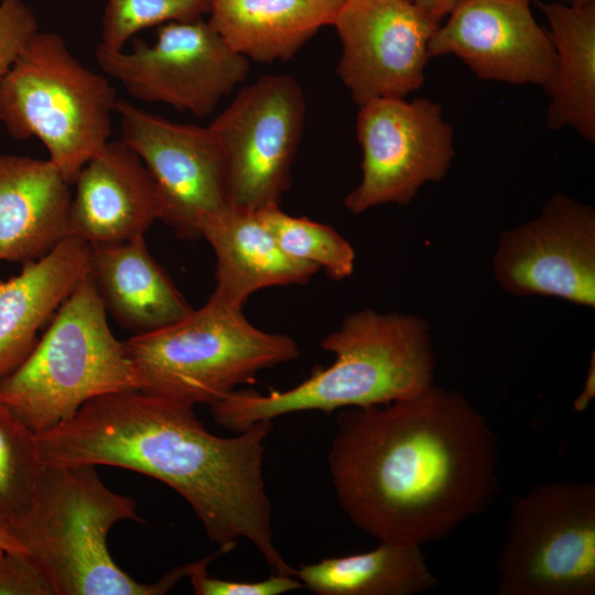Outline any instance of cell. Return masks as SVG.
<instances>
[{"label":"cell","instance_id":"4dcf8cb0","mask_svg":"<svg viewBox=\"0 0 595 595\" xmlns=\"http://www.w3.org/2000/svg\"><path fill=\"white\" fill-rule=\"evenodd\" d=\"M595 396V358L594 353L589 360V367L585 379L584 388L573 402V408L577 412H583Z\"/></svg>","mask_w":595,"mask_h":595},{"label":"cell","instance_id":"277c9868","mask_svg":"<svg viewBox=\"0 0 595 595\" xmlns=\"http://www.w3.org/2000/svg\"><path fill=\"white\" fill-rule=\"evenodd\" d=\"M141 521L128 496L110 490L94 465H43L26 508L7 528L54 595H163L186 577L190 563L154 583H140L107 545L119 521Z\"/></svg>","mask_w":595,"mask_h":595},{"label":"cell","instance_id":"d4e9b609","mask_svg":"<svg viewBox=\"0 0 595 595\" xmlns=\"http://www.w3.org/2000/svg\"><path fill=\"white\" fill-rule=\"evenodd\" d=\"M42 468L36 434L0 400V526L26 508Z\"/></svg>","mask_w":595,"mask_h":595},{"label":"cell","instance_id":"d6a6232c","mask_svg":"<svg viewBox=\"0 0 595 595\" xmlns=\"http://www.w3.org/2000/svg\"><path fill=\"white\" fill-rule=\"evenodd\" d=\"M592 2H595V0H572L571 3L574 6H586Z\"/></svg>","mask_w":595,"mask_h":595},{"label":"cell","instance_id":"30bf717a","mask_svg":"<svg viewBox=\"0 0 595 595\" xmlns=\"http://www.w3.org/2000/svg\"><path fill=\"white\" fill-rule=\"evenodd\" d=\"M95 58L132 98L196 117L212 113L249 71V60L198 18L162 24L153 44L134 42L130 51L98 43Z\"/></svg>","mask_w":595,"mask_h":595},{"label":"cell","instance_id":"4316f807","mask_svg":"<svg viewBox=\"0 0 595 595\" xmlns=\"http://www.w3.org/2000/svg\"><path fill=\"white\" fill-rule=\"evenodd\" d=\"M228 552L220 549L196 562L190 563L187 578L196 595H281L303 588L294 575L273 573L266 580L246 582L213 577L208 574L209 563Z\"/></svg>","mask_w":595,"mask_h":595},{"label":"cell","instance_id":"5bb4252c","mask_svg":"<svg viewBox=\"0 0 595 595\" xmlns=\"http://www.w3.org/2000/svg\"><path fill=\"white\" fill-rule=\"evenodd\" d=\"M332 25L342 43L337 74L358 106L424 85L439 23L412 0H343Z\"/></svg>","mask_w":595,"mask_h":595},{"label":"cell","instance_id":"83f0119b","mask_svg":"<svg viewBox=\"0 0 595 595\" xmlns=\"http://www.w3.org/2000/svg\"><path fill=\"white\" fill-rule=\"evenodd\" d=\"M39 30L33 10L23 0H0V80Z\"/></svg>","mask_w":595,"mask_h":595},{"label":"cell","instance_id":"9c48e42d","mask_svg":"<svg viewBox=\"0 0 595 595\" xmlns=\"http://www.w3.org/2000/svg\"><path fill=\"white\" fill-rule=\"evenodd\" d=\"M305 110L295 78L266 75L244 87L208 126L223 151L228 205L255 212L280 206Z\"/></svg>","mask_w":595,"mask_h":595},{"label":"cell","instance_id":"d6986e66","mask_svg":"<svg viewBox=\"0 0 595 595\" xmlns=\"http://www.w3.org/2000/svg\"><path fill=\"white\" fill-rule=\"evenodd\" d=\"M216 258V285L210 296L242 309L259 290L305 284L320 271L286 255L258 212L228 205L201 229Z\"/></svg>","mask_w":595,"mask_h":595},{"label":"cell","instance_id":"4fadbf2b","mask_svg":"<svg viewBox=\"0 0 595 595\" xmlns=\"http://www.w3.org/2000/svg\"><path fill=\"white\" fill-rule=\"evenodd\" d=\"M493 270L510 294L553 296L594 307V208L553 194L538 217L501 232Z\"/></svg>","mask_w":595,"mask_h":595},{"label":"cell","instance_id":"836d02e7","mask_svg":"<svg viewBox=\"0 0 595 595\" xmlns=\"http://www.w3.org/2000/svg\"><path fill=\"white\" fill-rule=\"evenodd\" d=\"M559 1L571 3L572 0H559Z\"/></svg>","mask_w":595,"mask_h":595},{"label":"cell","instance_id":"f1b7e54d","mask_svg":"<svg viewBox=\"0 0 595 595\" xmlns=\"http://www.w3.org/2000/svg\"><path fill=\"white\" fill-rule=\"evenodd\" d=\"M0 595H54V592L26 554L6 552L0 558Z\"/></svg>","mask_w":595,"mask_h":595},{"label":"cell","instance_id":"8fae6325","mask_svg":"<svg viewBox=\"0 0 595 595\" xmlns=\"http://www.w3.org/2000/svg\"><path fill=\"white\" fill-rule=\"evenodd\" d=\"M358 107L361 178L344 198L347 210L407 205L425 183L445 177L455 156L454 130L439 102L382 97Z\"/></svg>","mask_w":595,"mask_h":595},{"label":"cell","instance_id":"52a82bcc","mask_svg":"<svg viewBox=\"0 0 595 595\" xmlns=\"http://www.w3.org/2000/svg\"><path fill=\"white\" fill-rule=\"evenodd\" d=\"M117 101L105 74L83 65L60 34L39 30L0 80V123L14 139L40 140L72 184L110 141Z\"/></svg>","mask_w":595,"mask_h":595},{"label":"cell","instance_id":"603a6c76","mask_svg":"<svg viewBox=\"0 0 595 595\" xmlns=\"http://www.w3.org/2000/svg\"><path fill=\"white\" fill-rule=\"evenodd\" d=\"M294 576L317 595H411L437 580L421 545L379 542L367 552L301 564Z\"/></svg>","mask_w":595,"mask_h":595},{"label":"cell","instance_id":"5b68a950","mask_svg":"<svg viewBox=\"0 0 595 595\" xmlns=\"http://www.w3.org/2000/svg\"><path fill=\"white\" fill-rule=\"evenodd\" d=\"M138 390L213 405L264 369L300 357L290 336L252 325L242 309L213 296L185 317L123 342Z\"/></svg>","mask_w":595,"mask_h":595},{"label":"cell","instance_id":"484cf974","mask_svg":"<svg viewBox=\"0 0 595 595\" xmlns=\"http://www.w3.org/2000/svg\"><path fill=\"white\" fill-rule=\"evenodd\" d=\"M209 8L210 0H106L99 44L125 50L130 39L147 28L196 19Z\"/></svg>","mask_w":595,"mask_h":595},{"label":"cell","instance_id":"7a4b0ae2","mask_svg":"<svg viewBox=\"0 0 595 595\" xmlns=\"http://www.w3.org/2000/svg\"><path fill=\"white\" fill-rule=\"evenodd\" d=\"M272 421L236 435L208 432L194 407L139 390L90 399L67 421L36 434L43 465H109L159 479L182 496L209 540L230 552L248 540L273 573L294 575L274 543L263 478Z\"/></svg>","mask_w":595,"mask_h":595},{"label":"cell","instance_id":"6da1fadb","mask_svg":"<svg viewBox=\"0 0 595 595\" xmlns=\"http://www.w3.org/2000/svg\"><path fill=\"white\" fill-rule=\"evenodd\" d=\"M327 455L349 520L378 542L422 545L487 511L499 491L498 439L456 390L434 383L335 418Z\"/></svg>","mask_w":595,"mask_h":595},{"label":"cell","instance_id":"44dd1931","mask_svg":"<svg viewBox=\"0 0 595 595\" xmlns=\"http://www.w3.org/2000/svg\"><path fill=\"white\" fill-rule=\"evenodd\" d=\"M547 19L555 64L542 86L550 98L547 127H570L595 143V2L574 6L562 1L540 2Z\"/></svg>","mask_w":595,"mask_h":595},{"label":"cell","instance_id":"7c38bea8","mask_svg":"<svg viewBox=\"0 0 595 595\" xmlns=\"http://www.w3.org/2000/svg\"><path fill=\"white\" fill-rule=\"evenodd\" d=\"M122 141L150 172L163 205L162 221L184 239L228 206L225 162L209 127L170 121L118 99Z\"/></svg>","mask_w":595,"mask_h":595},{"label":"cell","instance_id":"2e32d148","mask_svg":"<svg viewBox=\"0 0 595 595\" xmlns=\"http://www.w3.org/2000/svg\"><path fill=\"white\" fill-rule=\"evenodd\" d=\"M69 213V235L88 245L116 244L162 220L158 187L138 154L109 141L79 171Z\"/></svg>","mask_w":595,"mask_h":595},{"label":"cell","instance_id":"cb8c5ba5","mask_svg":"<svg viewBox=\"0 0 595 595\" xmlns=\"http://www.w3.org/2000/svg\"><path fill=\"white\" fill-rule=\"evenodd\" d=\"M281 249L295 260L315 264L334 281L351 275L353 246L333 227L307 217H296L271 206L258 210Z\"/></svg>","mask_w":595,"mask_h":595},{"label":"cell","instance_id":"9a60e30c","mask_svg":"<svg viewBox=\"0 0 595 595\" xmlns=\"http://www.w3.org/2000/svg\"><path fill=\"white\" fill-rule=\"evenodd\" d=\"M439 24L430 57L452 54L483 80L543 86L555 51L536 21L530 0H463Z\"/></svg>","mask_w":595,"mask_h":595},{"label":"cell","instance_id":"8992f818","mask_svg":"<svg viewBox=\"0 0 595 595\" xmlns=\"http://www.w3.org/2000/svg\"><path fill=\"white\" fill-rule=\"evenodd\" d=\"M126 390H138L134 370L88 271L30 355L0 382V400L39 434L90 399Z\"/></svg>","mask_w":595,"mask_h":595},{"label":"cell","instance_id":"1f68e13d","mask_svg":"<svg viewBox=\"0 0 595 595\" xmlns=\"http://www.w3.org/2000/svg\"><path fill=\"white\" fill-rule=\"evenodd\" d=\"M6 552L24 553V549L7 528L0 526V558Z\"/></svg>","mask_w":595,"mask_h":595},{"label":"cell","instance_id":"ac0fdd59","mask_svg":"<svg viewBox=\"0 0 595 595\" xmlns=\"http://www.w3.org/2000/svg\"><path fill=\"white\" fill-rule=\"evenodd\" d=\"M89 271V245L67 236L21 272L0 281V382L30 355L37 332Z\"/></svg>","mask_w":595,"mask_h":595},{"label":"cell","instance_id":"7402d4cb","mask_svg":"<svg viewBox=\"0 0 595 595\" xmlns=\"http://www.w3.org/2000/svg\"><path fill=\"white\" fill-rule=\"evenodd\" d=\"M343 0H210L207 21L237 53L258 62L291 58Z\"/></svg>","mask_w":595,"mask_h":595},{"label":"cell","instance_id":"f546056e","mask_svg":"<svg viewBox=\"0 0 595 595\" xmlns=\"http://www.w3.org/2000/svg\"><path fill=\"white\" fill-rule=\"evenodd\" d=\"M425 14L434 22L441 23V20L448 15L452 10L463 0H412Z\"/></svg>","mask_w":595,"mask_h":595},{"label":"cell","instance_id":"e0dca14e","mask_svg":"<svg viewBox=\"0 0 595 595\" xmlns=\"http://www.w3.org/2000/svg\"><path fill=\"white\" fill-rule=\"evenodd\" d=\"M69 185L48 159L0 154V261L39 259L69 236Z\"/></svg>","mask_w":595,"mask_h":595},{"label":"cell","instance_id":"ba28073f","mask_svg":"<svg viewBox=\"0 0 595 595\" xmlns=\"http://www.w3.org/2000/svg\"><path fill=\"white\" fill-rule=\"evenodd\" d=\"M498 595L595 594V484L548 482L510 501Z\"/></svg>","mask_w":595,"mask_h":595},{"label":"cell","instance_id":"3957f363","mask_svg":"<svg viewBox=\"0 0 595 595\" xmlns=\"http://www.w3.org/2000/svg\"><path fill=\"white\" fill-rule=\"evenodd\" d=\"M428 323L416 315L364 309L348 314L321 343L333 364L314 368L288 390H235L210 405L215 422L241 432L258 421L302 411L326 413L413 397L433 385Z\"/></svg>","mask_w":595,"mask_h":595},{"label":"cell","instance_id":"ffe728a7","mask_svg":"<svg viewBox=\"0 0 595 595\" xmlns=\"http://www.w3.org/2000/svg\"><path fill=\"white\" fill-rule=\"evenodd\" d=\"M89 272L106 310L136 334L170 325L193 310L151 256L144 235L89 245Z\"/></svg>","mask_w":595,"mask_h":595}]
</instances>
